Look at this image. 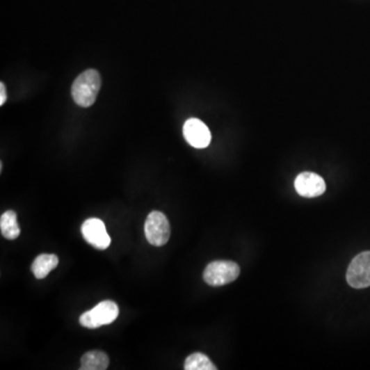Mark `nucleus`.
Instances as JSON below:
<instances>
[{
    "label": "nucleus",
    "mask_w": 370,
    "mask_h": 370,
    "mask_svg": "<svg viewBox=\"0 0 370 370\" xmlns=\"http://www.w3.org/2000/svg\"><path fill=\"white\" fill-rule=\"evenodd\" d=\"M100 88L101 77L98 71L88 70L77 77L71 88V94L77 105L87 108L94 104Z\"/></svg>",
    "instance_id": "nucleus-1"
},
{
    "label": "nucleus",
    "mask_w": 370,
    "mask_h": 370,
    "mask_svg": "<svg viewBox=\"0 0 370 370\" xmlns=\"http://www.w3.org/2000/svg\"><path fill=\"white\" fill-rule=\"evenodd\" d=\"M118 314H120V309L115 303L111 300H104L83 314L79 318V323L87 328H98L103 325L113 323L118 317Z\"/></svg>",
    "instance_id": "nucleus-2"
},
{
    "label": "nucleus",
    "mask_w": 370,
    "mask_h": 370,
    "mask_svg": "<svg viewBox=\"0 0 370 370\" xmlns=\"http://www.w3.org/2000/svg\"><path fill=\"white\" fill-rule=\"evenodd\" d=\"M240 266L230 260L211 262L204 272V280L210 286H223L238 279Z\"/></svg>",
    "instance_id": "nucleus-3"
},
{
    "label": "nucleus",
    "mask_w": 370,
    "mask_h": 370,
    "mask_svg": "<svg viewBox=\"0 0 370 370\" xmlns=\"http://www.w3.org/2000/svg\"><path fill=\"white\" fill-rule=\"evenodd\" d=\"M144 232L150 244L161 247L167 244L171 234L169 220L160 211H152L146 218Z\"/></svg>",
    "instance_id": "nucleus-4"
},
{
    "label": "nucleus",
    "mask_w": 370,
    "mask_h": 370,
    "mask_svg": "<svg viewBox=\"0 0 370 370\" xmlns=\"http://www.w3.org/2000/svg\"><path fill=\"white\" fill-rule=\"evenodd\" d=\"M347 281L355 289L369 287L370 251H364L352 260L348 268Z\"/></svg>",
    "instance_id": "nucleus-5"
},
{
    "label": "nucleus",
    "mask_w": 370,
    "mask_h": 370,
    "mask_svg": "<svg viewBox=\"0 0 370 370\" xmlns=\"http://www.w3.org/2000/svg\"><path fill=\"white\" fill-rule=\"evenodd\" d=\"M83 239L98 250H105L111 246V236L104 223L99 218H89L81 227Z\"/></svg>",
    "instance_id": "nucleus-6"
},
{
    "label": "nucleus",
    "mask_w": 370,
    "mask_h": 370,
    "mask_svg": "<svg viewBox=\"0 0 370 370\" xmlns=\"http://www.w3.org/2000/svg\"><path fill=\"white\" fill-rule=\"evenodd\" d=\"M184 136L189 145L198 150L208 147L212 139L208 127L202 120L195 118H189L185 122Z\"/></svg>",
    "instance_id": "nucleus-7"
},
{
    "label": "nucleus",
    "mask_w": 370,
    "mask_h": 370,
    "mask_svg": "<svg viewBox=\"0 0 370 370\" xmlns=\"http://www.w3.org/2000/svg\"><path fill=\"white\" fill-rule=\"evenodd\" d=\"M294 187L298 195L305 198L319 197L326 191L323 178L312 172L300 174L294 182Z\"/></svg>",
    "instance_id": "nucleus-8"
},
{
    "label": "nucleus",
    "mask_w": 370,
    "mask_h": 370,
    "mask_svg": "<svg viewBox=\"0 0 370 370\" xmlns=\"http://www.w3.org/2000/svg\"><path fill=\"white\" fill-rule=\"evenodd\" d=\"M59 264V258L55 255H40L35 258L31 266V271L36 279H44Z\"/></svg>",
    "instance_id": "nucleus-9"
},
{
    "label": "nucleus",
    "mask_w": 370,
    "mask_h": 370,
    "mask_svg": "<svg viewBox=\"0 0 370 370\" xmlns=\"http://www.w3.org/2000/svg\"><path fill=\"white\" fill-rule=\"evenodd\" d=\"M81 370H105L109 365V358L101 351H90L81 360Z\"/></svg>",
    "instance_id": "nucleus-10"
},
{
    "label": "nucleus",
    "mask_w": 370,
    "mask_h": 370,
    "mask_svg": "<svg viewBox=\"0 0 370 370\" xmlns=\"http://www.w3.org/2000/svg\"><path fill=\"white\" fill-rule=\"evenodd\" d=\"M0 231H1L2 236L8 240H15L20 236V225L17 220V214L15 211L8 210L1 215Z\"/></svg>",
    "instance_id": "nucleus-11"
},
{
    "label": "nucleus",
    "mask_w": 370,
    "mask_h": 370,
    "mask_svg": "<svg viewBox=\"0 0 370 370\" xmlns=\"http://www.w3.org/2000/svg\"><path fill=\"white\" fill-rule=\"evenodd\" d=\"M185 370H216V367L206 355L195 353L187 357L184 362Z\"/></svg>",
    "instance_id": "nucleus-12"
},
{
    "label": "nucleus",
    "mask_w": 370,
    "mask_h": 370,
    "mask_svg": "<svg viewBox=\"0 0 370 370\" xmlns=\"http://www.w3.org/2000/svg\"><path fill=\"white\" fill-rule=\"evenodd\" d=\"M8 95H6V86L3 83H0V105H3L6 103Z\"/></svg>",
    "instance_id": "nucleus-13"
}]
</instances>
